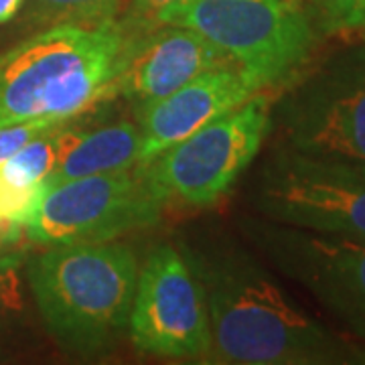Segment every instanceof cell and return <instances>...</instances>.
Listing matches in <instances>:
<instances>
[{
	"label": "cell",
	"mask_w": 365,
	"mask_h": 365,
	"mask_svg": "<svg viewBox=\"0 0 365 365\" xmlns=\"http://www.w3.org/2000/svg\"><path fill=\"white\" fill-rule=\"evenodd\" d=\"M207 311L209 364H365V347L309 314L240 244L201 240L181 244Z\"/></svg>",
	"instance_id": "cell-1"
},
{
	"label": "cell",
	"mask_w": 365,
	"mask_h": 365,
	"mask_svg": "<svg viewBox=\"0 0 365 365\" xmlns=\"http://www.w3.org/2000/svg\"><path fill=\"white\" fill-rule=\"evenodd\" d=\"M138 262L126 244L47 246L26 260L31 299L51 339L73 357L93 359L128 333Z\"/></svg>",
	"instance_id": "cell-2"
},
{
	"label": "cell",
	"mask_w": 365,
	"mask_h": 365,
	"mask_svg": "<svg viewBox=\"0 0 365 365\" xmlns=\"http://www.w3.org/2000/svg\"><path fill=\"white\" fill-rule=\"evenodd\" d=\"M126 43L122 23H59L0 53V120H71L116 96Z\"/></svg>",
	"instance_id": "cell-3"
},
{
	"label": "cell",
	"mask_w": 365,
	"mask_h": 365,
	"mask_svg": "<svg viewBox=\"0 0 365 365\" xmlns=\"http://www.w3.org/2000/svg\"><path fill=\"white\" fill-rule=\"evenodd\" d=\"M157 25L197 31L260 90L294 78L319 39L307 0H177L153 16Z\"/></svg>",
	"instance_id": "cell-4"
},
{
	"label": "cell",
	"mask_w": 365,
	"mask_h": 365,
	"mask_svg": "<svg viewBox=\"0 0 365 365\" xmlns=\"http://www.w3.org/2000/svg\"><path fill=\"white\" fill-rule=\"evenodd\" d=\"M276 144L365 177V45L333 53L272 106Z\"/></svg>",
	"instance_id": "cell-5"
},
{
	"label": "cell",
	"mask_w": 365,
	"mask_h": 365,
	"mask_svg": "<svg viewBox=\"0 0 365 365\" xmlns=\"http://www.w3.org/2000/svg\"><path fill=\"white\" fill-rule=\"evenodd\" d=\"M274 98L254 93L148 163L136 165L160 199L207 207L222 199L258 157L272 132Z\"/></svg>",
	"instance_id": "cell-6"
},
{
	"label": "cell",
	"mask_w": 365,
	"mask_h": 365,
	"mask_svg": "<svg viewBox=\"0 0 365 365\" xmlns=\"http://www.w3.org/2000/svg\"><path fill=\"white\" fill-rule=\"evenodd\" d=\"M165 201L143 170H120L43 187L25 225L26 237L41 248L78 242H110L150 227Z\"/></svg>",
	"instance_id": "cell-7"
},
{
	"label": "cell",
	"mask_w": 365,
	"mask_h": 365,
	"mask_svg": "<svg viewBox=\"0 0 365 365\" xmlns=\"http://www.w3.org/2000/svg\"><path fill=\"white\" fill-rule=\"evenodd\" d=\"M242 234L282 276L302 287L365 343V240L244 217Z\"/></svg>",
	"instance_id": "cell-8"
},
{
	"label": "cell",
	"mask_w": 365,
	"mask_h": 365,
	"mask_svg": "<svg viewBox=\"0 0 365 365\" xmlns=\"http://www.w3.org/2000/svg\"><path fill=\"white\" fill-rule=\"evenodd\" d=\"M270 222L365 240V177L274 144L250 191Z\"/></svg>",
	"instance_id": "cell-9"
},
{
	"label": "cell",
	"mask_w": 365,
	"mask_h": 365,
	"mask_svg": "<svg viewBox=\"0 0 365 365\" xmlns=\"http://www.w3.org/2000/svg\"><path fill=\"white\" fill-rule=\"evenodd\" d=\"M128 335L148 355L207 361L211 335L203 292L175 246L155 248L138 268Z\"/></svg>",
	"instance_id": "cell-10"
},
{
	"label": "cell",
	"mask_w": 365,
	"mask_h": 365,
	"mask_svg": "<svg viewBox=\"0 0 365 365\" xmlns=\"http://www.w3.org/2000/svg\"><path fill=\"white\" fill-rule=\"evenodd\" d=\"M230 66L237 63L193 29L157 25L126 33L114 88L116 96L143 110L197 76Z\"/></svg>",
	"instance_id": "cell-11"
},
{
	"label": "cell",
	"mask_w": 365,
	"mask_h": 365,
	"mask_svg": "<svg viewBox=\"0 0 365 365\" xmlns=\"http://www.w3.org/2000/svg\"><path fill=\"white\" fill-rule=\"evenodd\" d=\"M262 91L237 66L211 69L140 110L138 165Z\"/></svg>",
	"instance_id": "cell-12"
},
{
	"label": "cell",
	"mask_w": 365,
	"mask_h": 365,
	"mask_svg": "<svg viewBox=\"0 0 365 365\" xmlns=\"http://www.w3.org/2000/svg\"><path fill=\"white\" fill-rule=\"evenodd\" d=\"M140 157V126L122 120L93 130L73 128L61 158L43 187L134 169Z\"/></svg>",
	"instance_id": "cell-13"
},
{
	"label": "cell",
	"mask_w": 365,
	"mask_h": 365,
	"mask_svg": "<svg viewBox=\"0 0 365 365\" xmlns=\"http://www.w3.org/2000/svg\"><path fill=\"white\" fill-rule=\"evenodd\" d=\"M69 120L57 124L25 144L19 153L0 165V179L14 187H37L51 175L73 134Z\"/></svg>",
	"instance_id": "cell-14"
},
{
	"label": "cell",
	"mask_w": 365,
	"mask_h": 365,
	"mask_svg": "<svg viewBox=\"0 0 365 365\" xmlns=\"http://www.w3.org/2000/svg\"><path fill=\"white\" fill-rule=\"evenodd\" d=\"M29 325L26 260L21 252L0 254V347Z\"/></svg>",
	"instance_id": "cell-15"
},
{
	"label": "cell",
	"mask_w": 365,
	"mask_h": 365,
	"mask_svg": "<svg viewBox=\"0 0 365 365\" xmlns=\"http://www.w3.org/2000/svg\"><path fill=\"white\" fill-rule=\"evenodd\" d=\"M124 0H31L41 21L59 25H96L114 19Z\"/></svg>",
	"instance_id": "cell-16"
},
{
	"label": "cell",
	"mask_w": 365,
	"mask_h": 365,
	"mask_svg": "<svg viewBox=\"0 0 365 365\" xmlns=\"http://www.w3.org/2000/svg\"><path fill=\"white\" fill-rule=\"evenodd\" d=\"M43 185L14 187L0 179V244H14L25 234V225L35 211Z\"/></svg>",
	"instance_id": "cell-17"
},
{
	"label": "cell",
	"mask_w": 365,
	"mask_h": 365,
	"mask_svg": "<svg viewBox=\"0 0 365 365\" xmlns=\"http://www.w3.org/2000/svg\"><path fill=\"white\" fill-rule=\"evenodd\" d=\"M319 35H349L365 29V0H307Z\"/></svg>",
	"instance_id": "cell-18"
},
{
	"label": "cell",
	"mask_w": 365,
	"mask_h": 365,
	"mask_svg": "<svg viewBox=\"0 0 365 365\" xmlns=\"http://www.w3.org/2000/svg\"><path fill=\"white\" fill-rule=\"evenodd\" d=\"M67 120L59 118H21V120H0V165L19 153L39 134L47 132Z\"/></svg>",
	"instance_id": "cell-19"
},
{
	"label": "cell",
	"mask_w": 365,
	"mask_h": 365,
	"mask_svg": "<svg viewBox=\"0 0 365 365\" xmlns=\"http://www.w3.org/2000/svg\"><path fill=\"white\" fill-rule=\"evenodd\" d=\"M173 2H177V0H132L130 9H128V13H126V19L122 21L124 31H126L128 35H132V33H138V31L148 29L153 16H155L160 9L169 6Z\"/></svg>",
	"instance_id": "cell-20"
},
{
	"label": "cell",
	"mask_w": 365,
	"mask_h": 365,
	"mask_svg": "<svg viewBox=\"0 0 365 365\" xmlns=\"http://www.w3.org/2000/svg\"><path fill=\"white\" fill-rule=\"evenodd\" d=\"M25 0H0V25L9 23L14 14L21 11Z\"/></svg>",
	"instance_id": "cell-21"
},
{
	"label": "cell",
	"mask_w": 365,
	"mask_h": 365,
	"mask_svg": "<svg viewBox=\"0 0 365 365\" xmlns=\"http://www.w3.org/2000/svg\"><path fill=\"white\" fill-rule=\"evenodd\" d=\"M2 248H4V246H2V244H0V252H2Z\"/></svg>",
	"instance_id": "cell-22"
}]
</instances>
